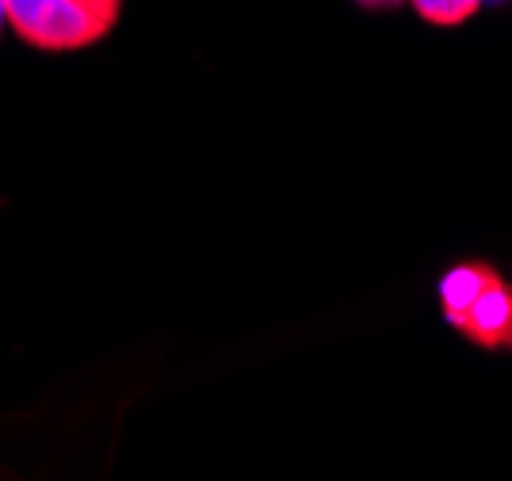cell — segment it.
Masks as SVG:
<instances>
[{"instance_id": "1", "label": "cell", "mask_w": 512, "mask_h": 481, "mask_svg": "<svg viewBox=\"0 0 512 481\" xmlns=\"http://www.w3.org/2000/svg\"><path fill=\"white\" fill-rule=\"evenodd\" d=\"M4 23L35 50H85L107 39L100 23L65 0H4Z\"/></svg>"}, {"instance_id": "2", "label": "cell", "mask_w": 512, "mask_h": 481, "mask_svg": "<svg viewBox=\"0 0 512 481\" xmlns=\"http://www.w3.org/2000/svg\"><path fill=\"white\" fill-rule=\"evenodd\" d=\"M467 336L478 348H509L512 340V291L509 283L497 275L486 291L470 302L459 314V321L451 325Z\"/></svg>"}, {"instance_id": "3", "label": "cell", "mask_w": 512, "mask_h": 481, "mask_svg": "<svg viewBox=\"0 0 512 481\" xmlns=\"http://www.w3.org/2000/svg\"><path fill=\"white\" fill-rule=\"evenodd\" d=\"M497 275H501V272H497V268H490V264H482V260H467V264H455V268L440 279V306H444L448 325H455V321H459V314H463L470 302H474L478 294L490 287Z\"/></svg>"}, {"instance_id": "4", "label": "cell", "mask_w": 512, "mask_h": 481, "mask_svg": "<svg viewBox=\"0 0 512 481\" xmlns=\"http://www.w3.org/2000/svg\"><path fill=\"white\" fill-rule=\"evenodd\" d=\"M413 8H417V16L428 23H436V27H459V23H467L486 0H409Z\"/></svg>"}, {"instance_id": "5", "label": "cell", "mask_w": 512, "mask_h": 481, "mask_svg": "<svg viewBox=\"0 0 512 481\" xmlns=\"http://www.w3.org/2000/svg\"><path fill=\"white\" fill-rule=\"evenodd\" d=\"M65 4H73V8H81L85 16H92L107 35H111V27L123 16V0H65Z\"/></svg>"}, {"instance_id": "6", "label": "cell", "mask_w": 512, "mask_h": 481, "mask_svg": "<svg viewBox=\"0 0 512 481\" xmlns=\"http://www.w3.org/2000/svg\"><path fill=\"white\" fill-rule=\"evenodd\" d=\"M363 8H394V4H402V0H360Z\"/></svg>"}, {"instance_id": "7", "label": "cell", "mask_w": 512, "mask_h": 481, "mask_svg": "<svg viewBox=\"0 0 512 481\" xmlns=\"http://www.w3.org/2000/svg\"><path fill=\"white\" fill-rule=\"evenodd\" d=\"M0 27H4V0H0Z\"/></svg>"}]
</instances>
